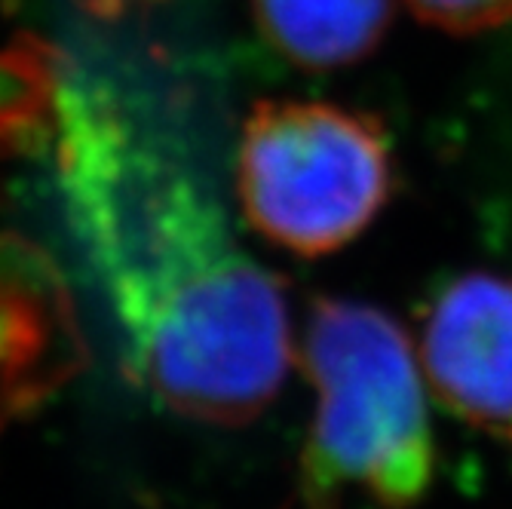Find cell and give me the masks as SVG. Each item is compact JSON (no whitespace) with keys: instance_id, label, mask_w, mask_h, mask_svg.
<instances>
[{"instance_id":"cell-6","label":"cell","mask_w":512,"mask_h":509,"mask_svg":"<svg viewBox=\"0 0 512 509\" xmlns=\"http://www.w3.org/2000/svg\"><path fill=\"white\" fill-rule=\"evenodd\" d=\"M261 34L304 71L362 62L393 25V0H252Z\"/></svg>"},{"instance_id":"cell-4","label":"cell","mask_w":512,"mask_h":509,"mask_svg":"<svg viewBox=\"0 0 512 509\" xmlns=\"http://www.w3.org/2000/svg\"><path fill=\"white\" fill-rule=\"evenodd\" d=\"M86 338L59 264L19 234L0 237V439L86 365Z\"/></svg>"},{"instance_id":"cell-7","label":"cell","mask_w":512,"mask_h":509,"mask_svg":"<svg viewBox=\"0 0 512 509\" xmlns=\"http://www.w3.org/2000/svg\"><path fill=\"white\" fill-rule=\"evenodd\" d=\"M62 59L34 34L0 46V160L40 148L59 126Z\"/></svg>"},{"instance_id":"cell-1","label":"cell","mask_w":512,"mask_h":509,"mask_svg":"<svg viewBox=\"0 0 512 509\" xmlns=\"http://www.w3.org/2000/svg\"><path fill=\"white\" fill-rule=\"evenodd\" d=\"M59 188L117 319L129 378L181 418L243 427L292 365L283 283L230 234L206 184L62 83Z\"/></svg>"},{"instance_id":"cell-5","label":"cell","mask_w":512,"mask_h":509,"mask_svg":"<svg viewBox=\"0 0 512 509\" xmlns=\"http://www.w3.org/2000/svg\"><path fill=\"white\" fill-rule=\"evenodd\" d=\"M421 356L448 411L512 439V276L470 270L448 280L424 316Z\"/></svg>"},{"instance_id":"cell-2","label":"cell","mask_w":512,"mask_h":509,"mask_svg":"<svg viewBox=\"0 0 512 509\" xmlns=\"http://www.w3.org/2000/svg\"><path fill=\"white\" fill-rule=\"evenodd\" d=\"M316 390L301 482L313 509L362 494L384 509L421 500L436 473L433 430L408 332L387 310L319 298L304 338Z\"/></svg>"},{"instance_id":"cell-8","label":"cell","mask_w":512,"mask_h":509,"mask_svg":"<svg viewBox=\"0 0 512 509\" xmlns=\"http://www.w3.org/2000/svg\"><path fill=\"white\" fill-rule=\"evenodd\" d=\"M405 7L430 28L448 34H482L512 22V0H405Z\"/></svg>"},{"instance_id":"cell-3","label":"cell","mask_w":512,"mask_h":509,"mask_svg":"<svg viewBox=\"0 0 512 509\" xmlns=\"http://www.w3.org/2000/svg\"><path fill=\"white\" fill-rule=\"evenodd\" d=\"M393 145L371 114L270 99L243 123L237 197L258 237L301 258L341 252L387 209Z\"/></svg>"}]
</instances>
